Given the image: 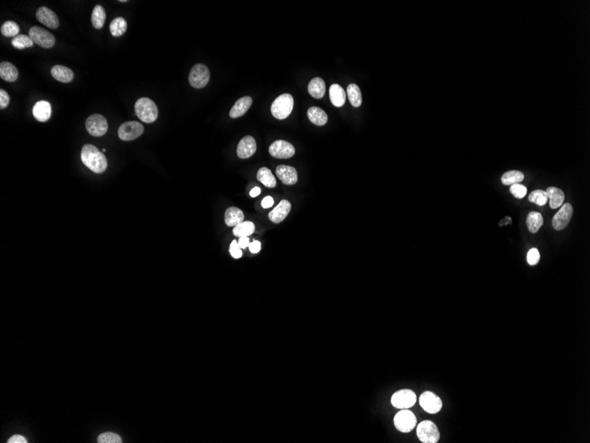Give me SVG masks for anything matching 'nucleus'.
I'll list each match as a JSON object with an SVG mask.
<instances>
[{
	"mask_svg": "<svg viewBox=\"0 0 590 443\" xmlns=\"http://www.w3.org/2000/svg\"><path fill=\"white\" fill-rule=\"evenodd\" d=\"M83 163L96 174H102L107 169V159L104 153L92 144H86L83 147L81 152Z\"/></svg>",
	"mask_w": 590,
	"mask_h": 443,
	"instance_id": "1",
	"label": "nucleus"
},
{
	"mask_svg": "<svg viewBox=\"0 0 590 443\" xmlns=\"http://www.w3.org/2000/svg\"><path fill=\"white\" fill-rule=\"evenodd\" d=\"M137 117L145 123H153L158 117V109L153 101L148 97H141L134 105Z\"/></svg>",
	"mask_w": 590,
	"mask_h": 443,
	"instance_id": "2",
	"label": "nucleus"
},
{
	"mask_svg": "<svg viewBox=\"0 0 590 443\" xmlns=\"http://www.w3.org/2000/svg\"><path fill=\"white\" fill-rule=\"evenodd\" d=\"M294 97L290 94L286 93L278 96L271 105V113L276 119L285 120L287 119L294 109Z\"/></svg>",
	"mask_w": 590,
	"mask_h": 443,
	"instance_id": "3",
	"label": "nucleus"
},
{
	"mask_svg": "<svg viewBox=\"0 0 590 443\" xmlns=\"http://www.w3.org/2000/svg\"><path fill=\"white\" fill-rule=\"evenodd\" d=\"M417 436L421 443H436L440 438V433L436 424L429 420L421 422L416 428Z\"/></svg>",
	"mask_w": 590,
	"mask_h": 443,
	"instance_id": "4",
	"label": "nucleus"
},
{
	"mask_svg": "<svg viewBox=\"0 0 590 443\" xmlns=\"http://www.w3.org/2000/svg\"><path fill=\"white\" fill-rule=\"evenodd\" d=\"M210 77L211 74L208 67L204 64H196V66L192 67L188 81L193 88L202 89L208 84Z\"/></svg>",
	"mask_w": 590,
	"mask_h": 443,
	"instance_id": "5",
	"label": "nucleus"
},
{
	"mask_svg": "<svg viewBox=\"0 0 590 443\" xmlns=\"http://www.w3.org/2000/svg\"><path fill=\"white\" fill-rule=\"evenodd\" d=\"M393 423L397 430L401 433H409L415 429L416 426V417L408 409H404L395 415Z\"/></svg>",
	"mask_w": 590,
	"mask_h": 443,
	"instance_id": "6",
	"label": "nucleus"
},
{
	"mask_svg": "<svg viewBox=\"0 0 590 443\" xmlns=\"http://www.w3.org/2000/svg\"><path fill=\"white\" fill-rule=\"evenodd\" d=\"M29 36L33 40L34 44L45 49L53 47L56 42L52 34L38 26H34L29 30Z\"/></svg>",
	"mask_w": 590,
	"mask_h": 443,
	"instance_id": "7",
	"label": "nucleus"
},
{
	"mask_svg": "<svg viewBox=\"0 0 590 443\" xmlns=\"http://www.w3.org/2000/svg\"><path fill=\"white\" fill-rule=\"evenodd\" d=\"M86 130L88 134H91L95 137H101L108 130V123L106 119L101 114H92L87 118L86 123Z\"/></svg>",
	"mask_w": 590,
	"mask_h": 443,
	"instance_id": "8",
	"label": "nucleus"
},
{
	"mask_svg": "<svg viewBox=\"0 0 590 443\" xmlns=\"http://www.w3.org/2000/svg\"><path fill=\"white\" fill-rule=\"evenodd\" d=\"M391 402L397 409H409L416 404V393L410 389H401L392 395Z\"/></svg>",
	"mask_w": 590,
	"mask_h": 443,
	"instance_id": "9",
	"label": "nucleus"
},
{
	"mask_svg": "<svg viewBox=\"0 0 590 443\" xmlns=\"http://www.w3.org/2000/svg\"><path fill=\"white\" fill-rule=\"evenodd\" d=\"M144 128L138 122H126L121 124L118 130V135L123 141H133L143 134Z\"/></svg>",
	"mask_w": 590,
	"mask_h": 443,
	"instance_id": "10",
	"label": "nucleus"
},
{
	"mask_svg": "<svg viewBox=\"0 0 590 443\" xmlns=\"http://www.w3.org/2000/svg\"><path fill=\"white\" fill-rule=\"evenodd\" d=\"M270 154L276 159H290L295 154V149L290 142L284 140H277L270 144Z\"/></svg>",
	"mask_w": 590,
	"mask_h": 443,
	"instance_id": "11",
	"label": "nucleus"
},
{
	"mask_svg": "<svg viewBox=\"0 0 590 443\" xmlns=\"http://www.w3.org/2000/svg\"><path fill=\"white\" fill-rule=\"evenodd\" d=\"M419 401L421 407L428 413H437L443 407V402L440 398L431 391H426L421 394Z\"/></svg>",
	"mask_w": 590,
	"mask_h": 443,
	"instance_id": "12",
	"label": "nucleus"
},
{
	"mask_svg": "<svg viewBox=\"0 0 590 443\" xmlns=\"http://www.w3.org/2000/svg\"><path fill=\"white\" fill-rule=\"evenodd\" d=\"M573 213H574L573 206L570 205L569 203L563 204L561 208L553 217V228L557 231L565 229V227L569 224L570 221L573 216Z\"/></svg>",
	"mask_w": 590,
	"mask_h": 443,
	"instance_id": "13",
	"label": "nucleus"
},
{
	"mask_svg": "<svg viewBox=\"0 0 590 443\" xmlns=\"http://www.w3.org/2000/svg\"><path fill=\"white\" fill-rule=\"evenodd\" d=\"M36 16L40 23L48 27L49 29L56 30L59 26V20H58V16L56 15V13L52 10H50L48 7L42 6V7L38 8L37 13H36Z\"/></svg>",
	"mask_w": 590,
	"mask_h": 443,
	"instance_id": "14",
	"label": "nucleus"
},
{
	"mask_svg": "<svg viewBox=\"0 0 590 443\" xmlns=\"http://www.w3.org/2000/svg\"><path fill=\"white\" fill-rule=\"evenodd\" d=\"M256 151V142L253 136L247 135L242 138L237 147V155L240 159H250Z\"/></svg>",
	"mask_w": 590,
	"mask_h": 443,
	"instance_id": "15",
	"label": "nucleus"
},
{
	"mask_svg": "<svg viewBox=\"0 0 590 443\" xmlns=\"http://www.w3.org/2000/svg\"><path fill=\"white\" fill-rule=\"evenodd\" d=\"M276 175L286 185H295L298 181V173L295 168L290 166L280 165L276 169Z\"/></svg>",
	"mask_w": 590,
	"mask_h": 443,
	"instance_id": "16",
	"label": "nucleus"
},
{
	"mask_svg": "<svg viewBox=\"0 0 590 443\" xmlns=\"http://www.w3.org/2000/svg\"><path fill=\"white\" fill-rule=\"evenodd\" d=\"M291 209L292 205L289 201H280L278 206H276L274 209L272 210L269 214V219H270V222L276 223V224H279L280 222H282L291 212Z\"/></svg>",
	"mask_w": 590,
	"mask_h": 443,
	"instance_id": "17",
	"label": "nucleus"
},
{
	"mask_svg": "<svg viewBox=\"0 0 590 443\" xmlns=\"http://www.w3.org/2000/svg\"><path fill=\"white\" fill-rule=\"evenodd\" d=\"M33 115L38 122H47L51 115V106L50 103L44 100L37 102L34 105Z\"/></svg>",
	"mask_w": 590,
	"mask_h": 443,
	"instance_id": "18",
	"label": "nucleus"
},
{
	"mask_svg": "<svg viewBox=\"0 0 590 443\" xmlns=\"http://www.w3.org/2000/svg\"><path fill=\"white\" fill-rule=\"evenodd\" d=\"M252 103H253V100L250 96L241 97L239 100L236 101V103L231 109L230 117L236 119V118L243 116L249 111L250 106L252 105Z\"/></svg>",
	"mask_w": 590,
	"mask_h": 443,
	"instance_id": "19",
	"label": "nucleus"
},
{
	"mask_svg": "<svg viewBox=\"0 0 590 443\" xmlns=\"http://www.w3.org/2000/svg\"><path fill=\"white\" fill-rule=\"evenodd\" d=\"M50 74L56 81H58L63 84L70 83L75 77L74 72L72 71L70 68L65 67V66H61V65H57V66L52 67L50 70Z\"/></svg>",
	"mask_w": 590,
	"mask_h": 443,
	"instance_id": "20",
	"label": "nucleus"
},
{
	"mask_svg": "<svg viewBox=\"0 0 590 443\" xmlns=\"http://www.w3.org/2000/svg\"><path fill=\"white\" fill-rule=\"evenodd\" d=\"M546 193L548 196V201H549V207L551 209H557L561 207L565 201V194L560 188L548 187L546 189Z\"/></svg>",
	"mask_w": 590,
	"mask_h": 443,
	"instance_id": "21",
	"label": "nucleus"
},
{
	"mask_svg": "<svg viewBox=\"0 0 590 443\" xmlns=\"http://www.w3.org/2000/svg\"><path fill=\"white\" fill-rule=\"evenodd\" d=\"M330 99L336 107H341L345 105L346 95L344 89L338 84H333L330 87Z\"/></svg>",
	"mask_w": 590,
	"mask_h": 443,
	"instance_id": "22",
	"label": "nucleus"
},
{
	"mask_svg": "<svg viewBox=\"0 0 590 443\" xmlns=\"http://www.w3.org/2000/svg\"><path fill=\"white\" fill-rule=\"evenodd\" d=\"M0 77L6 82L13 83L18 79L19 72L13 64L4 61L0 64Z\"/></svg>",
	"mask_w": 590,
	"mask_h": 443,
	"instance_id": "23",
	"label": "nucleus"
},
{
	"mask_svg": "<svg viewBox=\"0 0 590 443\" xmlns=\"http://www.w3.org/2000/svg\"><path fill=\"white\" fill-rule=\"evenodd\" d=\"M244 221V214L237 207H229L225 211V222L228 226H235Z\"/></svg>",
	"mask_w": 590,
	"mask_h": 443,
	"instance_id": "24",
	"label": "nucleus"
},
{
	"mask_svg": "<svg viewBox=\"0 0 590 443\" xmlns=\"http://www.w3.org/2000/svg\"><path fill=\"white\" fill-rule=\"evenodd\" d=\"M308 89L309 94L316 99H320L322 97H324L325 90H326L325 83H324V80L320 77H316V78L312 79L308 84Z\"/></svg>",
	"mask_w": 590,
	"mask_h": 443,
	"instance_id": "25",
	"label": "nucleus"
},
{
	"mask_svg": "<svg viewBox=\"0 0 590 443\" xmlns=\"http://www.w3.org/2000/svg\"><path fill=\"white\" fill-rule=\"evenodd\" d=\"M309 121L316 126H324L328 122V116L323 109L313 106L308 110Z\"/></svg>",
	"mask_w": 590,
	"mask_h": 443,
	"instance_id": "26",
	"label": "nucleus"
},
{
	"mask_svg": "<svg viewBox=\"0 0 590 443\" xmlns=\"http://www.w3.org/2000/svg\"><path fill=\"white\" fill-rule=\"evenodd\" d=\"M544 225V218L540 213L531 212L527 217V226L528 231L532 234L537 233Z\"/></svg>",
	"mask_w": 590,
	"mask_h": 443,
	"instance_id": "27",
	"label": "nucleus"
},
{
	"mask_svg": "<svg viewBox=\"0 0 590 443\" xmlns=\"http://www.w3.org/2000/svg\"><path fill=\"white\" fill-rule=\"evenodd\" d=\"M106 19L105 10L101 4H96L93 9L91 14V22L96 30H101L104 25Z\"/></svg>",
	"mask_w": 590,
	"mask_h": 443,
	"instance_id": "28",
	"label": "nucleus"
},
{
	"mask_svg": "<svg viewBox=\"0 0 590 443\" xmlns=\"http://www.w3.org/2000/svg\"><path fill=\"white\" fill-rule=\"evenodd\" d=\"M257 180L267 188H275L277 185V180L269 168H262L259 169Z\"/></svg>",
	"mask_w": 590,
	"mask_h": 443,
	"instance_id": "29",
	"label": "nucleus"
},
{
	"mask_svg": "<svg viewBox=\"0 0 590 443\" xmlns=\"http://www.w3.org/2000/svg\"><path fill=\"white\" fill-rule=\"evenodd\" d=\"M254 230H255V226L253 222H242L234 226L233 233L234 236H238L241 238L243 236H250L251 234H253L254 233Z\"/></svg>",
	"mask_w": 590,
	"mask_h": 443,
	"instance_id": "30",
	"label": "nucleus"
},
{
	"mask_svg": "<svg viewBox=\"0 0 590 443\" xmlns=\"http://www.w3.org/2000/svg\"><path fill=\"white\" fill-rule=\"evenodd\" d=\"M127 29V23L123 17H117L110 24V32L115 38L124 35Z\"/></svg>",
	"mask_w": 590,
	"mask_h": 443,
	"instance_id": "31",
	"label": "nucleus"
},
{
	"mask_svg": "<svg viewBox=\"0 0 590 443\" xmlns=\"http://www.w3.org/2000/svg\"><path fill=\"white\" fill-rule=\"evenodd\" d=\"M346 92L351 105L353 107H360L362 104V96L359 86L355 84H349Z\"/></svg>",
	"mask_w": 590,
	"mask_h": 443,
	"instance_id": "32",
	"label": "nucleus"
},
{
	"mask_svg": "<svg viewBox=\"0 0 590 443\" xmlns=\"http://www.w3.org/2000/svg\"><path fill=\"white\" fill-rule=\"evenodd\" d=\"M524 180L523 173L520 171H516V170H512V171H508L504 174L501 180L503 182L504 185L506 186H511L512 184L520 183L522 180Z\"/></svg>",
	"mask_w": 590,
	"mask_h": 443,
	"instance_id": "33",
	"label": "nucleus"
},
{
	"mask_svg": "<svg viewBox=\"0 0 590 443\" xmlns=\"http://www.w3.org/2000/svg\"><path fill=\"white\" fill-rule=\"evenodd\" d=\"M1 33L6 38H15L19 36L20 27L16 22L13 21H7L1 26Z\"/></svg>",
	"mask_w": 590,
	"mask_h": 443,
	"instance_id": "34",
	"label": "nucleus"
},
{
	"mask_svg": "<svg viewBox=\"0 0 590 443\" xmlns=\"http://www.w3.org/2000/svg\"><path fill=\"white\" fill-rule=\"evenodd\" d=\"M12 45L19 49V50H22L25 48H31L34 46L33 40L30 38L29 36H26V35H19L15 38L12 39Z\"/></svg>",
	"mask_w": 590,
	"mask_h": 443,
	"instance_id": "35",
	"label": "nucleus"
},
{
	"mask_svg": "<svg viewBox=\"0 0 590 443\" xmlns=\"http://www.w3.org/2000/svg\"><path fill=\"white\" fill-rule=\"evenodd\" d=\"M528 201L531 202V203L536 204V205H539V206H543V205L547 204V202H548V196H547V193L545 190L537 189V190H534L533 192L529 194Z\"/></svg>",
	"mask_w": 590,
	"mask_h": 443,
	"instance_id": "36",
	"label": "nucleus"
},
{
	"mask_svg": "<svg viewBox=\"0 0 590 443\" xmlns=\"http://www.w3.org/2000/svg\"><path fill=\"white\" fill-rule=\"evenodd\" d=\"M97 443H121L122 439L121 436L114 433L107 432L103 433L97 437Z\"/></svg>",
	"mask_w": 590,
	"mask_h": 443,
	"instance_id": "37",
	"label": "nucleus"
},
{
	"mask_svg": "<svg viewBox=\"0 0 590 443\" xmlns=\"http://www.w3.org/2000/svg\"><path fill=\"white\" fill-rule=\"evenodd\" d=\"M510 192L512 194L513 197H516V198H519V199H521V198L526 197V195L528 193V189L522 184L515 183L511 185Z\"/></svg>",
	"mask_w": 590,
	"mask_h": 443,
	"instance_id": "38",
	"label": "nucleus"
},
{
	"mask_svg": "<svg viewBox=\"0 0 590 443\" xmlns=\"http://www.w3.org/2000/svg\"><path fill=\"white\" fill-rule=\"evenodd\" d=\"M527 260L528 263L530 266H535L536 264L539 262L540 260V253L539 251L536 248H533L530 251L528 252V256H527Z\"/></svg>",
	"mask_w": 590,
	"mask_h": 443,
	"instance_id": "39",
	"label": "nucleus"
},
{
	"mask_svg": "<svg viewBox=\"0 0 590 443\" xmlns=\"http://www.w3.org/2000/svg\"><path fill=\"white\" fill-rule=\"evenodd\" d=\"M230 253L231 255L233 256L234 259H240L242 256V251L241 248L239 246V243L237 241H233L231 245H230Z\"/></svg>",
	"mask_w": 590,
	"mask_h": 443,
	"instance_id": "40",
	"label": "nucleus"
},
{
	"mask_svg": "<svg viewBox=\"0 0 590 443\" xmlns=\"http://www.w3.org/2000/svg\"><path fill=\"white\" fill-rule=\"evenodd\" d=\"M10 103V97L7 92L4 89H0V109L6 108Z\"/></svg>",
	"mask_w": 590,
	"mask_h": 443,
	"instance_id": "41",
	"label": "nucleus"
},
{
	"mask_svg": "<svg viewBox=\"0 0 590 443\" xmlns=\"http://www.w3.org/2000/svg\"><path fill=\"white\" fill-rule=\"evenodd\" d=\"M8 443H27L28 441L22 435H15L8 440Z\"/></svg>",
	"mask_w": 590,
	"mask_h": 443,
	"instance_id": "42",
	"label": "nucleus"
},
{
	"mask_svg": "<svg viewBox=\"0 0 590 443\" xmlns=\"http://www.w3.org/2000/svg\"><path fill=\"white\" fill-rule=\"evenodd\" d=\"M260 250H261V243H260V242L253 241V243H250V251L252 253H254V254L258 253L260 251Z\"/></svg>",
	"mask_w": 590,
	"mask_h": 443,
	"instance_id": "43",
	"label": "nucleus"
},
{
	"mask_svg": "<svg viewBox=\"0 0 590 443\" xmlns=\"http://www.w3.org/2000/svg\"><path fill=\"white\" fill-rule=\"evenodd\" d=\"M274 204V200L271 197H264L262 201V206L263 208H270Z\"/></svg>",
	"mask_w": 590,
	"mask_h": 443,
	"instance_id": "44",
	"label": "nucleus"
},
{
	"mask_svg": "<svg viewBox=\"0 0 590 443\" xmlns=\"http://www.w3.org/2000/svg\"><path fill=\"white\" fill-rule=\"evenodd\" d=\"M239 246L241 249H246L247 247H250V239L248 236H243L241 237L239 240Z\"/></svg>",
	"mask_w": 590,
	"mask_h": 443,
	"instance_id": "45",
	"label": "nucleus"
},
{
	"mask_svg": "<svg viewBox=\"0 0 590 443\" xmlns=\"http://www.w3.org/2000/svg\"><path fill=\"white\" fill-rule=\"evenodd\" d=\"M260 193H261V188L259 187H255L250 191V196L252 197H256L260 195Z\"/></svg>",
	"mask_w": 590,
	"mask_h": 443,
	"instance_id": "46",
	"label": "nucleus"
}]
</instances>
